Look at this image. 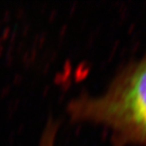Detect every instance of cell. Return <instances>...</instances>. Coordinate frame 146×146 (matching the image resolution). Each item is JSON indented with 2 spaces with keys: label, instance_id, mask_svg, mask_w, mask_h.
I'll list each match as a JSON object with an SVG mask.
<instances>
[{
  "label": "cell",
  "instance_id": "obj_1",
  "mask_svg": "<svg viewBox=\"0 0 146 146\" xmlns=\"http://www.w3.org/2000/svg\"><path fill=\"white\" fill-rule=\"evenodd\" d=\"M68 112L72 121L108 129L114 146H146V54L124 66L100 95L72 99Z\"/></svg>",
  "mask_w": 146,
  "mask_h": 146
},
{
  "label": "cell",
  "instance_id": "obj_2",
  "mask_svg": "<svg viewBox=\"0 0 146 146\" xmlns=\"http://www.w3.org/2000/svg\"><path fill=\"white\" fill-rule=\"evenodd\" d=\"M57 131L58 127L56 122L48 121L41 135L38 146H55Z\"/></svg>",
  "mask_w": 146,
  "mask_h": 146
}]
</instances>
